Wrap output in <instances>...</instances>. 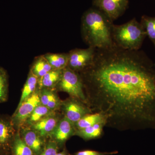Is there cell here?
Masks as SVG:
<instances>
[{
    "label": "cell",
    "mask_w": 155,
    "mask_h": 155,
    "mask_svg": "<svg viewBox=\"0 0 155 155\" xmlns=\"http://www.w3.org/2000/svg\"><path fill=\"white\" fill-rule=\"evenodd\" d=\"M140 23L145 31L147 36L155 47V17L143 15L141 17Z\"/></svg>",
    "instance_id": "obj_22"
},
{
    "label": "cell",
    "mask_w": 155,
    "mask_h": 155,
    "mask_svg": "<svg viewBox=\"0 0 155 155\" xmlns=\"http://www.w3.org/2000/svg\"><path fill=\"white\" fill-rule=\"evenodd\" d=\"M54 113V111H52L45 106L41 104L35 109L25 124L30 127L41 119Z\"/></svg>",
    "instance_id": "obj_20"
},
{
    "label": "cell",
    "mask_w": 155,
    "mask_h": 155,
    "mask_svg": "<svg viewBox=\"0 0 155 155\" xmlns=\"http://www.w3.org/2000/svg\"><path fill=\"white\" fill-rule=\"evenodd\" d=\"M55 89L67 93L70 97L78 99L86 104V97L80 74L68 67L63 69L61 79Z\"/></svg>",
    "instance_id": "obj_4"
},
{
    "label": "cell",
    "mask_w": 155,
    "mask_h": 155,
    "mask_svg": "<svg viewBox=\"0 0 155 155\" xmlns=\"http://www.w3.org/2000/svg\"><path fill=\"white\" fill-rule=\"evenodd\" d=\"M53 69L52 67L43 55L35 58L31 68L30 72L39 78Z\"/></svg>",
    "instance_id": "obj_16"
},
{
    "label": "cell",
    "mask_w": 155,
    "mask_h": 155,
    "mask_svg": "<svg viewBox=\"0 0 155 155\" xmlns=\"http://www.w3.org/2000/svg\"><path fill=\"white\" fill-rule=\"evenodd\" d=\"M61 108L64 117L74 124L85 115L93 113L86 104L72 97L62 101Z\"/></svg>",
    "instance_id": "obj_7"
},
{
    "label": "cell",
    "mask_w": 155,
    "mask_h": 155,
    "mask_svg": "<svg viewBox=\"0 0 155 155\" xmlns=\"http://www.w3.org/2000/svg\"><path fill=\"white\" fill-rule=\"evenodd\" d=\"M113 21L102 11L91 7L84 13L81 20V33L88 47L104 49L114 45L112 31Z\"/></svg>",
    "instance_id": "obj_2"
},
{
    "label": "cell",
    "mask_w": 155,
    "mask_h": 155,
    "mask_svg": "<svg viewBox=\"0 0 155 155\" xmlns=\"http://www.w3.org/2000/svg\"><path fill=\"white\" fill-rule=\"evenodd\" d=\"M118 151L110 152H102L97 151L86 150L81 151L75 153V155H111L118 153Z\"/></svg>",
    "instance_id": "obj_25"
},
{
    "label": "cell",
    "mask_w": 155,
    "mask_h": 155,
    "mask_svg": "<svg viewBox=\"0 0 155 155\" xmlns=\"http://www.w3.org/2000/svg\"><path fill=\"white\" fill-rule=\"evenodd\" d=\"M57 155H69V154L67 153V152H66L65 151L63 152H61L60 153H59L57 154Z\"/></svg>",
    "instance_id": "obj_26"
},
{
    "label": "cell",
    "mask_w": 155,
    "mask_h": 155,
    "mask_svg": "<svg viewBox=\"0 0 155 155\" xmlns=\"http://www.w3.org/2000/svg\"><path fill=\"white\" fill-rule=\"evenodd\" d=\"M63 70L53 69L46 75L38 78V88L53 89H55L62 75Z\"/></svg>",
    "instance_id": "obj_15"
},
{
    "label": "cell",
    "mask_w": 155,
    "mask_h": 155,
    "mask_svg": "<svg viewBox=\"0 0 155 155\" xmlns=\"http://www.w3.org/2000/svg\"><path fill=\"white\" fill-rule=\"evenodd\" d=\"M106 122H102L80 130H76L75 135L78 136L85 140L100 138L104 133Z\"/></svg>",
    "instance_id": "obj_14"
},
{
    "label": "cell",
    "mask_w": 155,
    "mask_h": 155,
    "mask_svg": "<svg viewBox=\"0 0 155 155\" xmlns=\"http://www.w3.org/2000/svg\"><path fill=\"white\" fill-rule=\"evenodd\" d=\"M60 119L59 117L56 116L54 112L41 119L29 127L36 130L41 137H45L50 135L54 130Z\"/></svg>",
    "instance_id": "obj_10"
},
{
    "label": "cell",
    "mask_w": 155,
    "mask_h": 155,
    "mask_svg": "<svg viewBox=\"0 0 155 155\" xmlns=\"http://www.w3.org/2000/svg\"><path fill=\"white\" fill-rule=\"evenodd\" d=\"M8 94V78L7 71L0 67V104L7 101Z\"/></svg>",
    "instance_id": "obj_23"
},
{
    "label": "cell",
    "mask_w": 155,
    "mask_h": 155,
    "mask_svg": "<svg viewBox=\"0 0 155 155\" xmlns=\"http://www.w3.org/2000/svg\"><path fill=\"white\" fill-rule=\"evenodd\" d=\"M96 49L88 47L86 49H74L69 54L67 67L79 73L91 65L94 59Z\"/></svg>",
    "instance_id": "obj_6"
},
{
    "label": "cell",
    "mask_w": 155,
    "mask_h": 155,
    "mask_svg": "<svg viewBox=\"0 0 155 155\" xmlns=\"http://www.w3.org/2000/svg\"><path fill=\"white\" fill-rule=\"evenodd\" d=\"M19 130L21 132L19 133L21 137L25 144L34 152H39L42 146V141L41 137L38 132L30 127L21 128Z\"/></svg>",
    "instance_id": "obj_11"
},
{
    "label": "cell",
    "mask_w": 155,
    "mask_h": 155,
    "mask_svg": "<svg viewBox=\"0 0 155 155\" xmlns=\"http://www.w3.org/2000/svg\"><path fill=\"white\" fill-rule=\"evenodd\" d=\"M93 113L119 131L155 130V63L143 51L96 49L79 72Z\"/></svg>",
    "instance_id": "obj_1"
},
{
    "label": "cell",
    "mask_w": 155,
    "mask_h": 155,
    "mask_svg": "<svg viewBox=\"0 0 155 155\" xmlns=\"http://www.w3.org/2000/svg\"><path fill=\"white\" fill-rule=\"evenodd\" d=\"M76 129L74 123L65 117L60 119L58 125L50 136L60 142L66 141L69 137L75 135Z\"/></svg>",
    "instance_id": "obj_9"
},
{
    "label": "cell",
    "mask_w": 155,
    "mask_h": 155,
    "mask_svg": "<svg viewBox=\"0 0 155 155\" xmlns=\"http://www.w3.org/2000/svg\"><path fill=\"white\" fill-rule=\"evenodd\" d=\"M44 56L53 69L63 70L67 67L68 53H47Z\"/></svg>",
    "instance_id": "obj_17"
},
{
    "label": "cell",
    "mask_w": 155,
    "mask_h": 155,
    "mask_svg": "<svg viewBox=\"0 0 155 155\" xmlns=\"http://www.w3.org/2000/svg\"><path fill=\"white\" fill-rule=\"evenodd\" d=\"M58 147L54 141H50L46 145L41 155H57Z\"/></svg>",
    "instance_id": "obj_24"
},
{
    "label": "cell",
    "mask_w": 155,
    "mask_h": 155,
    "mask_svg": "<svg viewBox=\"0 0 155 155\" xmlns=\"http://www.w3.org/2000/svg\"><path fill=\"white\" fill-rule=\"evenodd\" d=\"M13 151L14 155H33V151L27 145L17 130L13 140Z\"/></svg>",
    "instance_id": "obj_21"
},
{
    "label": "cell",
    "mask_w": 155,
    "mask_h": 155,
    "mask_svg": "<svg viewBox=\"0 0 155 155\" xmlns=\"http://www.w3.org/2000/svg\"><path fill=\"white\" fill-rule=\"evenodd\" d=\"M102 122H106L103 115L99 113H91L84 116L74 125L76 130H80Z\"/></svg>",
    "instance_id": "obj_18"
},
{
    "label": "cell",
    "mask_w": 155,
    "mask_h": 155,
    "mask_svg": "<svg viewBox=\"0 0 155 155\" xmlns=\"http://www.w3.org/2000/svg\"><path fill=\"white\" fill-rule=\"evenodd\" d=\"M39 94L41 104L53 111L61 108L62 101L56 93L54 89L48 88L39 89Z\"/></svg>",
    "instance_id": "obj_12"
},
{
    "label": "cell",
    "mask_w": 155,
    "mask_h": 155,
    "mask_svg": "<svg viewBox=\"0 0 155 155\" xmlns=\"http://www.w3.org/2000/svg\"><path fill=\"white\" fill-rule=\"evenodd\" d=\"M17 132L11 118L0 117V145H6L11 140L13 141Z\"/></svg>",
    "instance_id": "obj_13"
},
{
    "label": "cell",
    "mask_w": 155,
    "mask_h": 155,
    "mask_svg": "<svg viewBox=\"0 0 155 155\" xmlns=\"http://www.w3.org/2000/svg\"><path fill=\"white\" fill-rule=\"evenodd\" d=\"M38 87L36 91L17 107L11 117V121L16 130H19L28 120L35 108L41 104Z\"/></svg>",
    "instance_id": "obj_5"
},
{
    "label": "cell",
    "mask_w": 155,
    "mask_h": 155,
    "mask_svg": "<svg viewBox=\"0 0 155 155\" xmlns=\"http://www.w3.org/2000/svg\"><path fill=\"white\" fill-rule=\"evenodd\" d=\"M129 0H93V7L99 9L114 22L128 8Z\"/></svg>",
    "instance_id": "obj_8"
},
{
    "label": "cell",
    "mask_w": 155,
    "mask_h": 155,
    "mask_svg": "<svg viewBox=\"0 0 155 155\" xmlns=\"http://www.w3.org/2000/svg\"><path fill=\"white\" fill-rule=\"evenodd\" d=\"M38 78L30 72L22 89L18 106L33 94L38 88Z\"/></svg>",
    "instance_id": "obj_19"
},
{
    "label": "cell",
    "mask_w": 155,
    "mask_h": 155,
    "mask_svg": "<svg viewBox=\"0 0 155 155\" xmlns=\"http://www.w3.org/2000/svg\"><path fill=\"white\" fill-rule=\"evenodd\" d=\"M112 35L115 45L128 51L139 50L147 37L141 23L135 18L122 25L114 24Z\"/></svg>",
    "instance_id": "obj_3"
}]
</instances>
